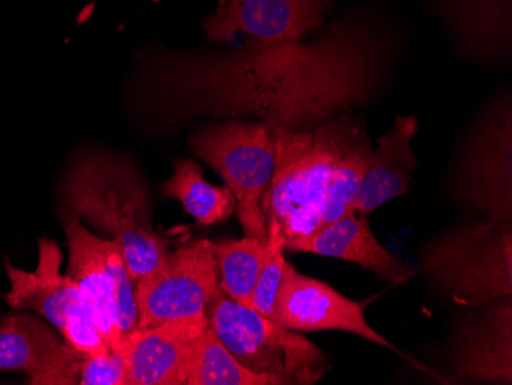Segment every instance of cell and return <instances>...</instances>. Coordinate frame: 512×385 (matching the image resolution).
I'll return each instance as SVG.
<instances>
[{
  "mask_svg": "<svg viewBox=\"0 0 512 385\" xmlns=\"http://www.w3.org/2000/svg\"><path fill=\"white\" fill-rule=\"evenodd\" d=\"M60 344L48 324L27 313H10L0 321V372L27 373L30 381Z\"/></svg>",
  "mask_w": 512,
  "mask_h": 385,
  "instance_id": "ac0fdd59",
  "label": "cell"
},
{
  "mask_svg": "<svg viewBox=\"0 0 512 385\" xmlns=\"http://www.w3.org/2000/svg\"><path fill=\"white\" fill-rule=\"evenodd\" d=\"M86 353L71 344L62 343L43 369L31 378L33 385H76L80 381L82 362Z\"/></svg>",
  "mask_w": 512,
  "mask_h": 385,
  "instance_id": "603a6c76",
  "label": "cell"
},
{
  "mask_svg": "<svg viewBox=\"0 0 512 385\" xmlns=\"http://www.w3.org/2000/svg\"><path fill=\"white\" fill-rule=\"evenodd\" d=\"M287 252H304L359 264L381 280L402 284L413 275L410 269L376 240L367 215L353 211L335 223L313 232L286 247Z\"/></svg>",
  "mask_w": 512,
  "mask_h": 385,
  "instance_id": "9a60e30c",
  "label": "cell"
},
{
  "mask_svg": "<svg viewBox=\"0 0 512 385\" xmlns=\"http://www.w3.org/2000/svg\"><path fill=\"white\" fill-rule=\"evenodd\" d=\"M460 323L453 364L460 378L512 384V298L479 307Z\"/></svg>",
  "mask_w": 512,
  "mask_h": 385,
  "instance_id": "4fadbf2b",
  "label": "cell"
},
{
  "mask_svg": "<svg viewBox=\"0 0 512 385\" xmlns=\"http://www.w3.org/2000/svg\"><path fill=\"white\" fill-rule=\"evenodd\" d=\"M207 324L250 372L279 385H312L332 369V358L295 330L238 303L218 286L206 307Z\"/></svg>",
  "mask_w": 512,
  "mask_h": 385,
  "instance_id": "5b68a950",
  "label": "cell"
},
{
  "mask_svg": "<svg viewBox=\"0 0 512 385\" xmlns=\"http://www.w3.org/2000/svg\"><path fill=\"white\" fill-rule=\"evenodd\" d=\"M422 270L460 306L512 297V221L485 218L440 235L425 247Z\"/></svg>",
  "mask_w": 512,
  "mask_h": 385,
  "instance_id": "277c9868",
  "label": "cell"
},
{
  "mask_svg": "<svg viewBox=\"0 0 512 385\" xmlns=\"http://www.w3.org/2000/svg\"><path fill=\"white\" fill-rule=\"evenodd\" d=\"M192 152L212 166L237 200L246 237H267L266 198L275 172V135L263 122L224 120L201 126Z\"/></svg>",
  "mask_w": 512,
  "mask_h": 385,
  "instance_id": "8992f818",
  "label": "cell"
},
{
  "mask_svg": "<svg viewBox=\"0 0 512 385\" xmlns=\"http://www.w3.org/2000/svg\"><path fill=\"white\" fill-rule=\"evenodd\" d=\"M62 197L65 208L117 243L135 281L165 263L169 240L152 228L148 189L131 163L83 152L66 172Z\"/></svg>",
  "mask_w": 512,
  "mask_h": 385,
  "instance_id": "3957f363",
  "label": "cell"
},
{
  "mask_svg": "<svg viewBox=\"0 0 512 385\" xmlns=\"http://www.w3.org/2000/svg\"><path fill=\"white\" fill-rule=\"evenodd\" d=\"M62 226L69 247L66 275L79 286L109 349L120 350L123 336L138 327L135 280L122 251L114 240L92 234L65 206Z\"/></svg>",
  "mask_w": 512,
  "mask_h": 385,
  "instance_id": "52a82bcc",
  "label": "cell"
},
{
  "mask_svg": "<svg viewBox=\"0 0 512 385\" xmlns=\"http://www.w3.org/2000/svg\"><path fill=\"white\" fill-rule=\"evenodd\" d=\"M62 252L56 241L39 240V264L33 272L5 261L10 292L5 300L13 309H30L53 324L66 343L86 355H105L109 346L92 320L91 309L79 286L60 272Z\"/></svg>",
  "mask_w": 512,
  "mask_h": 385,
  "instance_id": "9c48e42d",
  "label": "cell"
},
{
  "mask_svg": "<svg viewBox=\"0 0 512 385\" xmlns=\"http://www.w3.org/2000/svg\"><path fill=\"white\" fill-rule=\"evenodd\" d=\"M273 321L299 333L341 330L401 353L368 324L364 304L348 300L324 281L299 274L290 263L279 289Z\"/></svg>",
  "mask_w": 512,
  "mask_h": 385,
  "instance_id": "7c38bea8",
  "label": "cell"
},
{
  "mask_svg": "<svg viewBox=\"0 0 512 385\" xmlns=\"http://www.w3.org/2000/svg\"><path fill=\"white\" fill-rule=\"evenodd\" d=\"M284 247L279 241L267 237V252L264 258L260 278L253 290L252 307L261 315L273 320L279 289L283 284L284 274L289 261L284 257Z\"/></svg>",
  "mask_w": 512,
  "mask_h": 385,
  "instance_id": "7402d4cb",
  "label": "cell"
},
{
  "mask_svg": "<svg viewBox=\"0 0 512 385\" xmlns=\"http://www.w3.org/2000/svg\"><path fill=\"white\" fill-rule=\"evenodd\" d=\"M163 195L178 200L198 226H212L229 220L237 200L227 186H214L203 177L200 165L192 160H178L174 175L161 188Z\"/></svg>",
  "mask_w": 512,
  "mask_h": 385,
  "instance_id": "d6986e66",
  "label": "cell"
},
{
  "mask_svg": "<svg viewBox=\"0 0 512 385\" xmlns=\"http://www.w3.org/2000/svg\"><path fill=\"white\" fill-rule=\"evenodd\" d=\"M393 51L394 40L368 17L345 16L312 42L155 54L143 65L135 102L158 126L256 117L272 129L312 131L367 105Z\"/></svg>",
  "mask_w": 512,
  "mask_h": 385,
  "instance_id": "6da1fadb",
  "label": "cell"
},
{
  "mask_svg": "<svg viewBox=\"0 0 512 385\" xmlns=\"http://www.w3.org/2000/svg\"><path fill=\"white\" fill-rule=\"evenodd\" d=\"M207 326L175 321L123 336L128 385H186L194 343Z\"/></svg>",
  "mask_w": 512,
  "mask_h": 385,
  "instance_id": "5bb4252c",
  "label": "cell"
},
{
  "mask_svg": "<svg viewBox=\"0 0 512 385\" xmlns=\"http://www.w3.org/2000/svg\"><path fill=\"white\" fill-rule=\"evenodd\" d=\"M80 385H128V366L122 350L105 355H85Z\"/></svg>",
  "mask_w": 512,
  "mask_h": 385,
  "instance_id": "cb8c5ba5",
  "label": "cell"
},
{
  "mask_svg": "<svg viewBox=\"0 0 512 385\" xmlns=\"http://www.w3.org/2000/svg\"><path fill=\"white\" fill-rule=\"evenodd\" d=\"M332 7L333 0H226L203 28L212 43L238 34L261 43L301 42L325 24Z\"/></svg>",
  "mask_w": 512,
  "mask_h": 385,
  "instance_id": "8fae6325",
  "label": "cell"
},
{
  "mask_svg": "<svg viewBox=\"0 0 512 385\" xmlns=\"http://www.w3.org/2000/svg\"><path fill=\"white\" fill-rule=\"evenodd\" d=\"M224 2H226V0H218V5L224 4Z\"/></svg>",
  "mask_w": 512,
  "mask_h": 385,
  "instance_id": "d4e9b609",
  "label": "cell"
},
{
  "mask_svg": "<svg viewBox=\"0 0 512 385\" xmlns=\"http://www.w3.org/2000/svg\"><path fill=\"white\" fill-rule=\"evenodd\" d=\"M468 53L502 60L511 53L512 0H430Z\"/></svg>",
  "mask_w": 512,
  "mask_h": 385,
  "instance_id": "e0dca14e",
  "label": "cell"
},
{
  "mask_svg": "<svg viewBox=\"0 0 512 385\" xmlns=\"http://www.w3.org/2000/svg\"><path fill=\"white\" fill-rule=\"evenodd\" d=\"M267 252V237H244L215 243L220 289L244 306L252 307Z\"/></svg>",
  "mask_w": 512,
  "mask_h": 385,
  "instance_id": "ffe728a7",
  "label": "cell"
},
{
  "mask_svg": "<svg viewBox=\"0 0 512 385\" xmlns=\"http://www.w3.org/2000/svg\"><path fill=\"white\" fill-rule=\"evenodd\" d=\"M220 286L215 243L191 241L168 254L165 263L135 281L138 327L207 324L206 307Z\"/></svg>",
  "mask_w": 512,
  "mask_h": 385,
  "instance_id": "30bf717a",
  "label": "cell"
},
{
  "mask_svg": "<svg viewBox=\"0 0 512 385\" xmlns=\"http://www.w3.org/2000/svg\"><path fill=\"white\" fill-rule=\"evenodd\" d=\"M460 205L486 218L512 221V106L505 94L494 100L471 128L451 183Z\"/></svg>",
  "mask_w": 512,
  "mask_h": 385,
  "instance_id": "ba28073f",
  "label": "cell"
},
{
  "mask_svg": "<svg viewBox=\"0 0 512 385\" xmlns=\"http://www.w3.org/2000/svg\"><path fill=\"white\" fill-rule=\"evenodd\" d=\"M355 109L306 132L273 129L276 165L266 198L267 237L289 244L319 229V212L345 158L367 142Z\"/></svg>",
  "mask_w": 512,
  "mask_h": 385,
  "instance_id": "7a4b0ae2",
  "label": "cell"
},
{
  "mask_svg": "<svg viewBox=\"0 0 512 385\" xmlns=\"http://www.w3.org/2000/svg\"><path fill=\"white\" fill-rule=\"evenodd\" d=\"M186 385H279L269 376L258 375L240 364L207 326L194 343Z\"/></svg>",
  "mask_w": 512,
  "mask_h": 385,
  "instance_id": "44dd1931",
  "label": "cell"
},
{
  "mask_svg": "<svg viewBox=\"0 0 512 385\" xmlns=\"http://www.w3.org/2000/svg\"><path fill=\"white\" fill-rule=\"evenodd\" d=\"M419 129L414 117L399 116L393 128L379 137L378 148L373 149L370 163L362 177L356 197L355 211L370 215L388 201L410 191L417 158L411 140Z\"/></svg>",
  "mask_w": 512,
  "mask_h": 385,
  "instance_id": "2e32d148",
  "label": "cell"
}]
</instances>
